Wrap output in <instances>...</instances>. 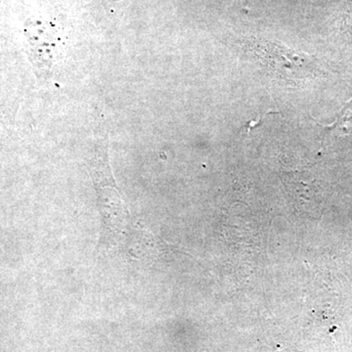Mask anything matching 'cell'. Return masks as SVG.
<instances>
[{
	"instance_id": "obj_1",
	"label": "cell",
	"mask_w": 352,
	"mask_h": 352,
	"mask_svg": "<svg viewBox=\"0 0 352 352\" xmlns=\"http://www.w3.org/2000/svg\"><path fill=\"white\" fill-rule=\"evenodd\" d=\"M254 54L264 62L275 76L283 80H300L307 60L300 53L270 41H252L248 43Z\"/></svg>"
}]
</instances>
